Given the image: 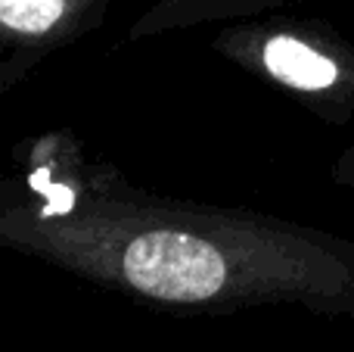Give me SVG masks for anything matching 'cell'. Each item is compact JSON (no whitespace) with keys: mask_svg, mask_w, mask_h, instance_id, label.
<instances>
[{"mask_svg":"<svg viewBox=\"0 0 354 352\" xmlns=\"http://www.w3.org/2000/svg\"><path fill=\"white\" fill-rule=\"evenodd\" d=\"M0 243L137 306L187 315L289 309L354 322V240L243 206L180 200L87 156L66 128L19 141Z\"/></svg>","mask_w":354,"mask_h":352,"instance_id":"6da1fadb","label":"cell"},{"mask_svg":"<svg viewBox=\"0 0 354 352\" xmlns=\"http://www.w3.org/2000/svg\"><path fill=\"white\" fill-rule=\"evenodd\" d=\"M212 50L289 91L330 128H345L354 118V44L330 22L305 16L239 19L212 37Z\"/></svg>","mask_w":354,"mask_h":352,"instance_id":"7a4b0ae2","label":"cell"},{"mask_svg":"<svg viewBox=\"0 0 354 352\" xmlns=\"http://www.w3.org/2000/svg\"><path fill=\"white\" fill-rule=\"evenodd\" d=\"M112 0H0V97L106 22Z\"/></svg>","mask_w":354,"mask_h":352,"instance_id":"3957f363","label":"cell"},{"mask_svg":"<svg viewBox=\"0 0 354 352\" xmlns=\"http://www.w3.org/2000/svg\"><path fill=\"white\" fill-rule=\"evenodd\" d=\"M289 3L295 0H156L134 19V25L128 28V41H149V37L199 28V25H230L239 19L283 10Z\"/></svg>","mask_w":354,"mask_h":352,"instance_id":"277c9868","label":"cell"},{"mask_svg":"<svg viewBox=\"0 0 354 352\" xmlns=\"http://www.w3.org/2000/svg\"><path fill=\"white\" fill-rule=\"evenodd\" d=\"M333 184L354 193V143L345 147L342 153H339V159L333 162Z\"/></svg>","mask_w":354,"mask_h":352,"instance_id":"5b68a950","label":"cell"}]
</instances>
